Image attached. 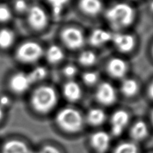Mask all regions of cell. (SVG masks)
Here are the masks:
<instances>
[{
    "instance_id": "7a4b0ae2",
    "label": "cell",
    "mask_w": 153,
    "mask_h": 153,
    "mask_svg": "<svg viewBox=\"0 0 153 153\" xmlns=\"http://www.w3.org/2000/svg\"><path fill=\"white\" fill-rule=\"evenodd\" d=\"M31 105L35 111L41 114H47L56 107L58 102L57 92L50 86H41L33 92Z\"/></svg>"
},
{
    "instance_id": "484cf974",
    "label": "cell",
    "mask_w": 153,
    "mask_h": 153,
    "mask_svg": "<svg viewBox=\"0 0 153 153\" xmlns=\"http://www.w3.org/2000/svg\"><path fill=\"white\" fill-rule=\"evenodd\" d=\"M99 80V76L96 72H86L82 75V80L84 83L88 86H93L96 84Z\"/></svg>"
},
{
    "instance_id": "e575fe53",
    "label": "cell",
    "mask_w": 153,
    "mask_h": 153,
    "mask_svg": "<svg viewBox=\"0 0 153 153\" xmlns=\"http://www.w3.org/2000/svg\"><path fill=\"white\" fill-rule=\"evenodd\" d=\"M29 153H41V152L39 150V151H37V152H31V151H30V152H29Z\"/></svg>"
},
{
    "instance_id": "83f0119b",
    "label": "cell",
    "mask_w": 153,
    "mask_h": 153,
    "mask_svg": "<svg viewBox=\"0 0 153 153\" xmlns=\"http://www.w3.org/2000/svg\"><path fill=\"white\" fill-rule=\"evenodd\" d=\"M14 6L16 11L19 13H26L30 7L26 0H16Z\"/></svg>"
},
{
    "instance_id": "44dd1931",
    "label": "cell",
    "mask_w": 153,
    "mask_h": 153,
    "mask_svg": "<svg viewBox=\"0 0 153 153\" xmlns=\"http://www.w3.org/2000/svg\"><path fill=\"white\" fill-rule=\"evenodd\" d=\"M15 35L10 29H2L0 30V48L8 49L14 43Z\"/></svg>"
},
{
    "instance_id": "d6a6232c",
    "label": "cell",
    "mask_w": 153,
    "mask_h": 153,
    "mask_svg": "<svg viewBox=\"0 0 153 153\" xmlns=\"http://www.w3.org/2000/svg\"><path fill=\"white\" fill-rule=\"evenodd\" d=\"M150 8L153 11V0L151 1V4H150Z\"/></svg>"
},
{
    "instance_id": "7c38bea8",
    "label": "cell",
    "mask_w": 153,
    "mask_h": 153,
    "mask_svg": "<svg viewBox=\"0 0 153 153\" xmlns=\"http://www.w3.org/2000/svg\"><path fill=\"white\" fill-rule=\"evenodd\" d=\"M33 84L28 74L18 72L15 74L10 80V86L13 92L18 94L25 93Z\"/></svg>"
},
{
    "instance_id": "ffe728a7",
    "label": "cell",
    "mask_w": 153,
    "mask_h": 153,
    "mask_svg": "<svg viewBox=\"0 0 153 153\" xmlns=\"http://www.w3.org/2000/svg\"><path fill=\"white\" fill-rule=\"evenodd\" d=\"M47 60L52 64H56L62 62L64 58V53L58 45H51L47 49L45 53Z\"/></svg>"
},
{
    "instance_id": "7402d4cb",
    "label": "cell",
    "mask_w": 153,
    "mask_h": 153,
    "mask_svg": "<svg viewBox=\"0 0 153 153\" xmlns=\"http://www.w3.org/2000/svg\"><path fill=\"white\" fill-rule=\"evenodd\" d=\"M55 17H59L64 12L70 0H46Z\"/></svg>"
},
{
    "instance_id": "2e32d148",
    "label": "cell",
    "mask_w": 153,
    "mask_h": 153,
    "mask_svg": "<svg viewBox=\"0 0 153 153\" xmlns=\"http://www.w3.org/2000/svg\"><path fill=\"white\" fill-rule=\"evenodd\" d=\"M149 134V127L143 121H138L131 126L130 135L134 141L140 142L146 139Z\"/></svg>"
},
{
    "instance_id": "9c48e42d",
    "label": "cell",
    "mask_w": 153,
    "mask_h": 153,
    "mask_svg": "<svg viewBox=\"0 0 153 153\" xmlns=\"http://www.w3.org/2000/svg\"><path fill=\"white\" fill-rule=\"evenodd\" d=\"M111 42L119 51L123 53L131 52L136 46V39L134 36L128 33L119 32L113 34Z\"/></svg>"
},
{
    "instance_id": "8992f818",
    "label": "cell",
    "mask_w": 153,
    "mask_h": 153,
    "mask_svg": "<svg viewBox=\"0 0 153 153\" xmlns=\"http://www.w3.org/2000/svg\"><path fill=\"white\" fill-rule=\"evenodd\" d=\"M27 20L30 27L35 30H42L48 25V16L45 10L39 6H30L26 12Z\"/></svg>"
},
{
    "instance_id": "cb8c5ba5",
    "label": "cell",
    "mask_w": 153,
    "mask_h": 153,
    "mask_svg": "<svg viewBox=\"0 0 153 153\" xmlns=\"http://www.w3.org/2000/svg\"><path fill=\"white\" fill-rule=\"evenodd\" d=\"M112 153H139V149L134 142H123L116 146Z\"/></svg>"
},
{
    "instance_id": "603a6c76",
    "label": "cell",
    "mask_w": 153,
    "mask_h": 153,
    "mask_svg": "<svg viewBox=\"0 0 153 153\" xmlns=\"http://www.w3.org/2000/svg\"><path fill=\"white\" fill-rule=\"evenodd\" d=\"M97 56L96 53L91 50H86L79 55L78 61L81 65L86 67H90L96 64Z\"/></svg>"
},
{
    "instance_id": "f546056e",
    "label": "cell",
    "mask_w": 153,
    "mask_h": 153,
    "mask_svg": "<svg viewBox=\"0 0 153 153\" xmlns=\"http://www.w3.org/2000/svg\"><path fill=\"white\" fill-rule=\"evenodd\" d=\"M39 151L41 153H62L59 149L51 144L44 145Z\"/></svg>"
},
{
    "instance_id": "9a60e30c",
    "label": "cell",
    "mask_w": 153,
    "mask_h": 153,
    "mask_svg": "<svg viewBox=\"0 0 153 153\" xmlns=\"http://www.w3.org/2000/svg\"><path fill=\"white\" fill-rule=\"evenodd\" d=\"M63 94L68 101H78L82 97L81 87L76 82L70 80L67 82L63 87Z\"/></svg>"
},
{
    "instance_id": "5b68a950",
    "label": "cell",
    "mask_w": 153,
    "mask_h": 153,
    "mask_svg": "<svg viewBox=\"0 0 153 153\" xmlns=\"http://www.w3.org/2000/svg\"><path fill=\"white\" fill-rule=\"evenodd\" d=\"M61 36L65 45L72 50L81 49L85 43L83 32L77 28L70 27L64 29Z\"/></svg>"
},
{
    "instance_id": "4fadbf2b",
    "label": "cell",
    "mask_w": 153,
    "mask_h": 153,
    "mask_svg": "<svg viewBox=\"0 0 153 153\" xmlns=\"http://www.w3.org/2000/svg\"><path fill=\"white\" fill-rule=\"evenodd\" d=\"M113 34L107 30L97 28L91 33L89 42L94 47H102L112 41Z\"/></svg>"
},
{
    "instance_id": "4316f807",
    "label": "cell",
    "mask_w": 153,
    "mask_h": 153,
    "mask_svg": "<svg viewBox=\"0 0 153 153\" xmlns=\"http://www.w3.org/2000/svg\"><path fill=\"white\" fill-rule=\"evenodd\" d=\"M12 18V12L6 5H0V22H6Z\"/></svg>"
},
{
    "instance_id": "d4e9b609",
    "label": "cell",
    "mask_w": 153,
    "mask_h": 153,
    "mask_svg": "<svg viewBox=\"0 0 153 153\" xmlns=\"http://www.w3.org/2000/svg\"><path fill=\"white\" fill-rule=\"evenodd\" d=\"M33 84L44 80L47 75V70L43 66H37L28 73Z\"/></svg>"
},
{
    "instance_id": "6da1fadb",
    "label": "cell",
    "mask_w": 153,
    "mask_h": 153,
    "mask_svg": "<svg viewBox=\"0 0 153 153\" xmlns=\"http://www.w3.org/2000/svg\"><path fill=\"white\" fill-rule=\"evenodd\" d=\"M105 18L113 30L120 31L132 25L136 18V12L131 5L119 2L107 9Z\"/></svg>"
},
{
    "instance_id": "d6986e66",
    "label": "cell",
    "mask_w": 153,
    "mask_h": 153,
    "mask_svg": "<svg viewBox=\"0 0 153 153\" xmlns=\"http://www.w3.org/2000/svg\"><path fill=\"white\" fill-rule=\"evenodd\" d=\"M121 92L127 97H132L139 91V84L134 78H126L121 84Z\"/></svg>"
},
{
    "instance_id": "3957f363",
    "label": "cell",
    "mask_w": 153,
    "mask_h": 153,
    "mask_svg": "<svg viewBox=\"0 0 153 153\" xmlns=\"http://www.w3.org/2000/svg\"><path fill=\"white\" fill-rule=\"evenodd\" d=\"M55 122L59 129L68 134H77L84 127V119L82 113L74 108L60 110L55 117Z\"/></svg>"
},
{
    "instance_id": "ac0fdd59",
    "label": "cell",
    "mask_w": 153,
    "mask_h": 153,
    "mask_svg": "<svg viewBox=\"0 0 153 153\" xmlns=\"http://www.w3.org/2000/svg\"><path fill=\"white\" fill-rule=\"evenodd\" d=\"M30 151L27 144L18 140L7 142L2 149V153H29Z\"/></svg>"
},
{
    "instance_id": "30bf717a",
    "label": "cell",
    "mask_w": 153,
    "mask_h": 153,
    "mask_svg": "<svg viewBox=\"0 0 153 153\" xmlns=\"http://www.w3.org/2000/svg\"><path fill=\"white\" fill-rule=\"evenodd\" d=\"M90 144L97 153H105L109 149L111 136L105 131H95L90 137Z\"/></svg>"
},
{
    "instance_id": "5bb4252c",
    "label": "cell",
    "mask_w": 153,
    "mask_h": 153,
    "mask_svg": "<svg viewBox=\"0 0 153 153\" xmlns=\"http://www.w3.org/2000/svg\"><path fill=\"white\" fill-rule=\"evenodd\" d=\"M78 7L84 14L94 16L101 12L103 4L101 0H79Z\"/></svg>"
},
{
    "instance_id": "8fae6325",
    "label": "cell",
    "mask_w": 153,
    "mask_h": 153,
    "mask_svg": "<svg viewBox=\"0 0 153 153\" xmlns=\"http://www.w3.org/2000/svg\"><path fill=\"white\" fill-rule=\"evenodd\" d=\"M129 70L126 61L120 57L111 59L107 65V71L110 76L115 79L123 78Z\"/></svg>"
},
{
    "instance_id": "836d02e7",
    "label": "cell",
    "mask_w": 153,
    "mask_h": 153,
    "mask_svg": "<svg viewBox=\"0 0 153 153\" xmlns=\"http://www.w3.org/2000/svg\"><path fill=\"white\" fill-rule=\"evenodd\" d=\"M150 117H151L152 123V124H153V111H152V113H151V116H150Z\"/></svg>"
},
{
    "instance_id": "1f68e13d",
    "label": "cell",
    "mask_w": 153,
    "mask_h": 153,
    "mask_svg": "<svg viewBox=\"0 0 153 153\" xmlns=\"http://www.w3.org/2000/svg\"><path fill=\"white\" fill-rule=\"evenodd\" d=\"M4 117V111H3V109L2 107L0 106V121L2 120V118Z\"/></svg>"
},
{
    "instance_id": "e0dca14e",
    "label": "cell",
    "mask_w": 153,
    "mask_h": 153,
    "mask_svg": "<svg viewBox=\"0 0 153 153\" xmlns=\"http://www.w3.org/2000/svg\"><path fill=\"white\" fill-rule=\"evenodd\" d=\"M107 119V115L104 110L100 108H93L88 111L86 116L87 123L93 126H99L103 124Z\"/></svg>"
},
{
    "instance_id": "ba28073f",
    "label": "cell",
    "mask_w": 153,
    "mask_h": 153,
    "mask_svg": "<svg viewBox=\"0 0 153 153\" xmlns=\"http://www.w3.org/2000/svg\"><path fill=\"white\" fill-rule=\"evenodd\" d=\"M130 121L129 113L125 110H117L111 117L110 124L111 134L114 136H120L123 132Z\"/></svg>"
},
{
    "instance_id": "4dcf8cb0",
    "label": "cell",
    "mask_w": 153,
    "mask_h": 153,
    "mask_svg": "<svg viewBox=\"0 0 153 153\" xmlns=\"http://www.w3.org/2000/svg\"><path fill=\"white\" fill-rule=\"evenodd\" d=\"M148 93H149V95L150 98L153 99V82L149 86V90H148Z\"/></svg>"
},
{
    "instance_id": "277c9868",
    "label": "cell",
    "mask_w": 153,
    "mask_h": 153,
    "mask_svg": "<svg viewBox=\"0 0 153 153\" xmlns=\"http://www.w3.org/2000/svg\"><path fill=\"white\" fill-rule=\"evenodd\" d=\"M43 55V49L35 41H27L18 47L16 57L24 64H33L41 59Z\"/></svg>"
},
{
    "instance_id": "52a82bcc",
    "label": "cell",
    "mask_w": 153,
    "mask_h": 153,
    "mask_svg": "<svg viewBox=\"0 0 153 153\" xmlns=\"http://www.w3.org/2000/svg\"><path fill=\"white\" fill-rule=\"evenodd\" d=\"M97 101L105 106H111L117 101V91L111 84L102 82L97 87L95 93Z\"/></svg>"
},
{
    "instance_id": "f1b7e54d",
    "label": "cell",
    "mask_w": 153,
    "mask_h": 153,
    "mask_svg": "<svg viewBox=\"0 0 153 153\" xmlns=\"http://www.w3.org/2000/svg\"><path fill=\"white\" fill-rule=\"evenodd\" d=\"M63 73H64L65 77H67L68 78H73L77 75L78 69L74 65H67L66 66L64 67Z\"/></svg>"
},
{
    "instance_id": "d590c367",
    "label": "cell",
    "mask_w": 153,
    "mask_h": 153,
    "mask_svg": "<svg viewBox=\"0 0 153 153\" xmlns=\"http://www.w3.org/2000/svg\"><path fill=\"white\" fill-rule=\"evenodd\" d=\"M152 55H153V46L152 47Z\"/></svg>"
}]
</instances>
